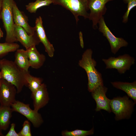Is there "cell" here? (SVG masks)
<instances>
[{
  "label": "cell",
  "instance_id": "obj_1",
  "mask_svg": "<svg viewBox=\"0 0 136 136\" xmlns=\"http://www.w3.org/2000/svg\"><path fill=\"white\" fill-rule=\"evenodd\" d=\"M93 51L91 49L86 50L78 62L80 66L84 69L87 74L88 90L91 92L98 86L103 85L101 74L96 69V62L92 57Z\"/></svg>",
  "mask_w": 136,
  "mask_h": 136
},
{
  "label": "cell",
  "instance_id": "obj_2",
  "mask_svg": "<svg viewBox=\"0 0 136 136\" xmlns=\"http://www.w3.org/2000/svg\"><path fill=\"white\" fill-rule=\"evenodd\" d=\"M0 69L2 79L14 85L16 88L17 93L21 91L24 86L28 87L22 71L14 61L6 59H1Z\"/></svg>",
  "mask_w": 136,
  "mask_h": 136
},
{
  "label": "cell",
  "instance_id": "obj_3",
  "mask_svg": "<svg viewBox=\"0 0 136 136\" xmlns=\"http://www.w3.org/2000/svg\"><path fill=\"white\" fill-rule=\"evenodd\" d=\"M14 0H2L1 19L6 32L5 42H17L14 33L13 8Z\"/></svg>",
  "mask_w": 136,
  "mask_h": 136
},
{
  "label": "cell",
  "instance_id": "obj_4",
  "mask_svg": "<svg viewBox=\"0 0 136 136\" xmlns=\"http://www.w3.org/2000/svg\"><path fill=\"white\" fill-rule=\"evenodd\" d=\"M54 5L60 6L70 11L74 16L76 24L79 16L84 19L89 18V10L88 0H52Z\"/></svg>",
  "mask_w": 136,
  "mask_h": 136
},
{
  "label": "cell",
  "instance_id": "obj_5",
  "mask_svg": "<svg viewBox=\"0 0 136 136\" xmlns=\"http://www.w3.org/2000/svg\"><path fill=\"white\" fill-rule=\"evenodd\" d=\"M134 104L126 96L114 97L111 100L110 107L111 111L115 115V120H118L129 118Z\"/></svg>",
  "mask_w": 136,
  "mask_h": 136
},
{
  "label": "cell",
  "instance_id": "obj_6",
  "mask_svg": "<svg viewBox=\"0 0 136 136\" xmlns=\"http://www.w3.org/2000/svg\"><path fill=\"white\" fill-rule=\"evenodd\" d=\"M102 60L106 65V69H116L121 74H124L129 70L135 61L134 58L127 54L117 57H111L107 59L103 58Z\"/></svg>",
  "mask_w": 136,
  "mask_h": 136
},
{
  "label": "cell",
  "instance_id": "obj_7",
  "mask_svg": "<svg viewBox=\"0 0 136 136\" xmlns=\"http://www.w3.org/2000/svg\"><path fill=\"white\" fill-rule=\"evenodd\" d=\"M98 29L106 37L110 44L111 52L115 54L122 47H127L128 42L122 38L117 37L112 33L107 26L103 16L99 21Z\"/></svg>",
  "mask_w": 136,
  "mask_h": 136
},
{
  "label": "cell",
  "instance_id": "obj_8",
  "mask_svg": "<svg viewBox=\"0 0 136 136\" xmlns=\"http://www.w3.org/2000/svg\"><path fill=\"white\" fill-rule=\"evenodd\" d=\"M11 107L13 111L18 112L25 116L35 127H39L43 122L41 115L38 111L31 109L29 104L16 100Z\"/></svg>",
  "mask_w": 136,
  "mask_h": 136
},
{
  "label": "cell",
  "instance_id": "obj_9",
  "mask_svg": "<svg viewBox=\"0 0 136 136\" xmlns=\"http://www.w3.org/2000/svg\"><path fill=\"white\" fill-rule=\"evenodd\" d=\"M114 0H88V7L90 10L88 19L92 21V27L94 29H98L99 21L106 13V4Z\"/></svg>",
  "mask_w": 136,
  "mask_h": 136
},
{
  "label": "cell",
  "instance_id": "obj_10",
  "mask_svg": "<svg viewBox=\"0 0 136 136\" xmlns=\"http://www.w3.org/2000/svg\"><path fill=\"white\" fill-rule=\"evenodd\" d=\"M17 93L15 86L5 80L2 79L0 81V105L10 106L16 100Z\"/></svg>",
  "mask_w": 136,
  "mask_h": 136
},
{
  "label": "cell",
  "instance_id": "obj_11",
  "mask_svg": "<svg viewBox=\"0 0 136 136\" xmlns=\"http://www.w3.org/2000/svg\"><path fill=\"white\" fill-rule=\"evenodd\" d=\"M107 90V88L103 85H100L91 92L92 96L96 103L95 109L96 111L104 110L109 113L111 112L110 105L111 100L108 98L106 95Z\"/></svg>",
  "mask_w": 136,
  "mask_h": 136
},
{
  "label": "cell",
  "instance_id": "obj_12",
  "mask_svg": "<svg viewBox=\"0 0 136 136\" xmlns=\"http://www.w3.org/2000/svg\"><path fill=\"white\" fill-rule=\"evenodd\" d=\"M14 33L17 41L19 42L26 50L40 43L36 32L34 34L29 35L23 28L15 24Z\"/></svg>",
  "mask_w": 136,
  "mask_h": 136
},
{
  "label": "cell",
  "instance_id": "obj_13",
  "mask_svg": "<svg viewBox=\"0 0 136 136\" xmlns=\"http://www.w3.org/2000/svg\"><path fill=\"white\" fill-rule=\"evenodd\" d=\"M35 27V32L40 42L44 46L46 52L49 57H53L55 49L47 38L43 25L42 18L40 16L36 18Z\"/></svg>",
  "mask_w": 136,
  "mask_h": 136
},
{
  "label": "cell",
  "instance_id": "obj_14",
  "mask_svg": "<svg viewBox=\"0 0 136 136\" xmlns=\"http://www.w3.org/2000/svg\"><path fill=\"white\" fill-rule=\"evenodd\" d=\"M34 109L37 111L45 106L48 103L49 98L46 85L42 83L36 91L31 93Z\"/></svg>",
  "mask_w": 136,
  "mask_h": 136
},
{
  "label": "cell",
  "instance_id": "obj_15",
  "mask_svg": "<svg viewBox=\"0 0 136 136\" xmlns=\"http://www.w3.org/2000/svg\"><path fill=\"white\" fill-rule=\"evenodd\" d=\"M13 11L15 24L23 28L29 35L34 34L35 33V27H31L29 25L27 17L19 9L15 2L13 6Z\"/></svg>",
  "mask_w": 136,
  "mask_h": 136
},
{
  "label": "cell",
  "instance_id": "obj_16",
  "mask_svg": "<svg viewBox=\"0 0 136 136\" xmlns=\"http://www.w3.org/2000/svg\"><path fill=\"white\" fill-rule=\"evenodd\" d=\"M26 50L28 54L30 67L38 69L42 67L46 60L45 55L40 53L35 46Z\"/></svg>",
  "mask_w": 136,
  "mask_h": 136
},
{
  "label": "cell",
  "instance_id": "obj_17",
  "mask_svg": "<svg viewBox=\"0 0 136 136\" xmlns=\"http://www.w3.org/2000/svg\"><path fill=\"white\" fill-rule=\"evenodd\" d=\"M15 54L14 63L22 71H28L30 67L27 50L18 49Z\"/></svg>",
  "mask_w": 136,
  "mask_h": 136
},
{
  "label": "cell",
  "instance_id": "obj_18",
  "mask_svg": "<svg viewBox=\"0 0 136 136\" xmlns=\"http://www.w3.org/2000/svg\"><path fill=\"white\" fill-rule=\"evenodd\" d=\"M113 86L115 88L125 92L128 96L132 99L135 104L136 101V81L132 83L121 82H111Z\"/></svg>",
  "mask_w": 136,
  "mask_h": 136
},
{
  "label": "cell",
  "instance_id": "obj_19",
  "mask_svg": "<svg viewBox=\"0 0 136 136\" xmlns=\"http://www.w3.org/2000/svg\"><path fill=\"white\" fill-rule=\"evenodd\" d=\"M13 111L10 106H0V129L6 130L9 127Z\"/></svg>",
  "mask_w": 136,
  "mask_h": 136
},
{
  "label": "cell",
  "instance_id": "obj_20",
  "mask_svg": "<svg viewBox=\"0 0 136 136\" xmlns=\"http://www.w3.org/2000/svg\"><path fill=\"white\" fill-rule=\"evenodd\" d=\"M28 87L32 93L38 89L42 84L43 79L41 78L34 77L30 75L29 71H22Z\"/></svg>",
  "mask_w": 136,
  "mask_h": 136
},
{
  "label": "cell",
  "instance_id": "obj_21",
  "mask_svg": "<svg viewBox=\"0 0 136 136\" xmlns=\"http://www.w3.org/2000/svg\"><path fill=\"white\" fill-rule=\"evenodd\" d=\"M53 3L52 0H36L25 6L26 10L30 13H36L37 10L42 7L49 6Z\"/></svg>",
  "mask_w": 136,
  "mask_h": 136
},
{
  "label": "cell",
  "instance_id": "obj_22",
  "mask_svg": "<svg viewBox=\"0 0 136 136\" xmlns=\"http://www.w3.org/2000/svg\"><path fill=\"white\" fill-rule=\"evenodd\" d=\"M18 44L13 43H0V57L3 56L9 53L16 51L19 48Z\"/></svg>",
  "mask_w": 136,
  "mask_h": 136
},
{
  "label": "cell",
  "instance_id": "obj_23",
  "mask_svg": "<svg viewBox=\"0 0 136 136\" xmlns=\"http://www.w3.org/2000/svg\"><path fill=\"white\" fill-rule=\"evenodd\" d=\"M94 132V129L93 127L88 131L78 129L71 131L65 130L62 131L61 134L63 136H86L92 135Z\"/></svg>",
  "mask_w": 136,
  "mask_h": 136
},
{
  "label": "cell",
  "instance_id": "obj_24",
  "mask_svg": "<svg viewBox=\"0 0 136 136\" xmlns=\"http://www.w3.org/2000/svg\"><path fill=\"white\" fill-rule=\"evenodd\" d=\"M124 3L127 5V9L122 17V22L127 23L128 21L129 13L132 9L136 6V0H123Z\"/></svg>",
  "mask_w": 136,
  "mask_h": 136
},
{
  "label": "cell",
  "instance_id": "obj_25",
  "mask_svg": "<svg viewBox=\"0 0 136 136\" xmlns=\"http://www.w3.org/2000/svg\"><path fill=\"white\" fill-rule=\"evenodd\" d=\"M21 130L18 133L19 136H31L30 125L29 121L26 120L23 124Z\"/></svg>",
  "mask_w": 136,
  "mask_h": 136
},
{
  "label": "cell",
  "instance_id": "obj_26",
  "mask_svg": "<svg viewBox=\"0 0 136 136\" xmlns=\"http://www.w3.org/2000/svg\"><path fill=\"white\" fill-rule=\"evenodd\" d=\"M15 124L13 123L11 125L10 129L5 135V136H19L18 133H17L15 131Z\"/></svg>",
  "mask_w": 136,
  "mask_h": 136
},
{
  "label": "cell",
  "instance_id": "obj_27",
  "mask_svg": "<svg viewBox=\"0 0 136 136\" xmlns=\"http://www.w3.org/2000/svg\"><path fill=\"white\" fill-rule=\"evenodd\" d=\"M79 37L80 41V44L81 47L83 48L84 47V43L83 39V35L81 31L79 33Z\"/></svg>",
  "mask_w": 136,
  "mask_h": 136
},
{
  "label": "cell",
  "instance_id": "obj_28",
  "mask_svg": "<svg viewBox=\"0 0 136 136\" xmlns=\"http://www.w3.org/2000/svg\"><path fill=\"white\" fill-rule=\"evenodd\" d=\"M2 0H0V19H1V13L2 10Z\"/></svg>",
  "mask_w": 136,
  "mask_h": 136
},
{
  "label": "cell",
  "instance_id": "obj_29",
  "mask_svg": "<svg viewBox=\"0 0 136 136\" xmlns=\"http://www.w3.org/2000/svg\"><path fill=\"white\" fill-rule=\"evenodd\" d=\"M4 33L1 29L0 28V39L3 37Z\"/></svg>",
  "mask_w": 136,
  "mask_h": 136
},
{
  "label": "cell",
  "instance_id": "obj_30",
  "mask_svg": "<svg viewBox=\"0 0 136 136\" xmlns=\"http://www.w3.org/2000/svg\"><path fill=\"white\" fill-rule=\"evenodd\" d=\"M2 130L0 129V136H3L4 135L2 132Z\"/></svg>",
  "mask_w": 136,
  "mask_h": 136
},
{
  "label": "cell",
  "instance_id": "obj_31",
  "mask_svg": "<svg viewBox=\"0 0 136 136\" xmlns=\"http://www.w3.org/2000/svg\"><path fill=\"white\" fill-rule=\"evenodd\" d=\"M3 77H2V72L0 71V81L2 79Z\"/></svg>",
  "mask_w": 136,
  "mask_h": 136
},
{
  "label": "cell",
  "instance_id": "obj_32",
  "mask_svg": "<svg viewBox=\"0 0 136 136\" xmlns=\"http://www.w3.org/2000/svg\"><path fill=\"white\" fill-rule=\"evenodd\" d=\"M1 59H0V64H1Z\"/></svg>",
  "mask_w": 136,
  "mask_h": 136
}]
</instances>
